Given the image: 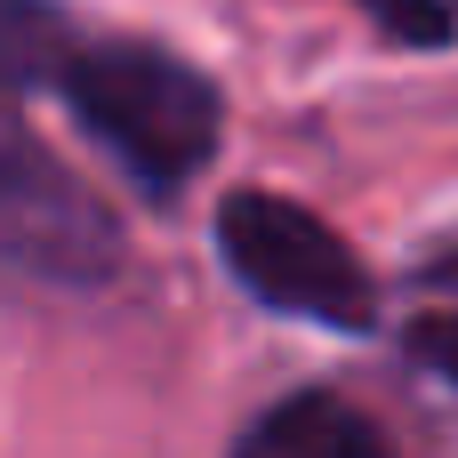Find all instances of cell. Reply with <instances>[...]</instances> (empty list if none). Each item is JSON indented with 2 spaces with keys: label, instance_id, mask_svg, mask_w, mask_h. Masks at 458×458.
Wrapping results in <instances>:
<instances>
[{
  "label": "cell",
  "instance_id": "1",
  "mask_svg": "<svg viewBox=\"0 0 458 458\" xmlns=\"http://www.w3.org/2000/svg\"><path fill=\"white\" fill-rule=\"evenodd\" d=\"M72 121L113 153V169L145 193V201H177L217 137H225V105L209 89V72H193L185 56L153 48V40H97L72 48V64L56 72Z\"/></svg>",
  "mask_w": 458,
  "mask_h": 458
},
{
  "label": "cell",
  "instance_id": "2",
  "mask_svg": "<svg viewBox=\"0 0 458 458\" xmlns=\"http://www.w3.org/2000/svg\"><path fill=\"white\" fill-rule=\"evenodd\" d=\"M217 250H225L233 282L274 314H306L330 330H370V314H378V282L362 274V258L314 209H298L282 193H233L217 209Z\"/></svg>",
  "mask_w": 458,
  "mask_h": 458
},
{
  "label": "cell",
  "instance_id": "3",
  "mask_svg": "<svg viewBox=\"0 0 458 458\" xmlns=\"http://www.w3.org/2000/svg\"><path fill=\"white\" fill-rule=\"evenodd\" d=\"M0 266L40 282H105L121 266L113 209L16 113H0Z\"/></svg>",
  "mask_w": 458,
  "mask_h": 458
},
{
  "label": "cell",
  "instance_id": "4",
  "mask_svg": "<svg viewBox=\"0 0 458 458\" xmlns=\"http://www.w3.org/2000/svg\"><path fill=\"white\" fill-rule=\"evenodd\" d=\"M233 458H394L386 435L338 403V394H290L266 419H250V435L233 443Z\"/></svg>",
  "mask_w": 458,
  "mask_h": 458
},
{
  "label": "cell",
  "instance_id": "5",
  "mask_svg": "<svg viewBox=\"0 0 458 458\" xmlns=\"http://www.w3.org/2000/svg\"><path fill=\"white\" fill-rule=\"evenodd\" d=\"M72 24L56 0H0V97L16 89H56V72L72 64Z\"/></svg>",
  "mask_w": 458,
  "mask_h": 458
},
{
  "label": "cell",
  "instance_id": "6",
  "mask_svg": "<svg viewBox=\"0 0 458 458\" xmlns=\"http://www.w3.org/2000/svg\"><path fill=\"white\" fill-rule=\"evenodd\" d=\"M378 32L411 40V48H443L451 40V0H362Z\"/></svg>",
  "mask_w": 458,
  "mask_h": 458
},
{
  "label": "cell",
  "instance_id": "7",
  "mask_svg": "<svg viewBox=\"0 0 458 458\" xmlns=\"http://www.w3.org/2000/svg\"><path fill=\"white\" fill-rule=\"evenodd\" d=\"M411 354L427 362V370H443L458 386V314H427L419 330H411Z\"/></svg>",
  "mask_w": 458,
  "mask_h": 458
}]
</instances>
